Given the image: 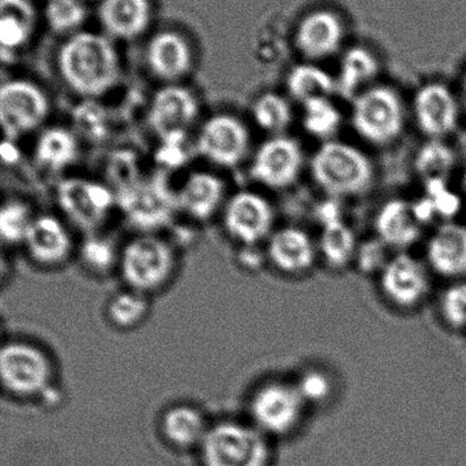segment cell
<instances>
[{"instance_id": "42", "label": "cell", "mask_w": 466, "mask_h": 466, "mask_svg": "<svg viewBox=\"0 0 466 466\" xmlns=\"http://www.w3.org/2000/svg\"><path fill=\"white\" fill-rule=\"evenodd\" d=\"M13 273V263H11L8 247L0 241V288L7 282Z\"/></svg>"}, {"instance_id": "6", "label": "cell", "mask_w": 466, "mask_h": 466, "mask_svg": "<svg viewBox=\"0 0 466 466\" xmlns=\"http://www.w3.org/2000/svg\"><path fill=\"white\" fill-rule=\"evenodd\" d=\"M52 101L43 85L26 76L0 82V134L18 142L46 127Z\"/></svg>"}, {"instance_id": "15", "label": "cell", "mask_w": 466, "mask_h": 466, "mask_svg": "<svg viewBox=\"0 0 466 466\" xmlns=\"http://www.w3.org/2000/svg\"><path fill=\"white\" fill-rule=\"evenodd\" d=\"M227 235L241 247H258L274 231L276 215L270 201L252 190H238L228 197L223 212Z\"/></svg>"}, {"instance_id": "31", "label": "cell", "mask_w": 466, "mask_h": 466, "mask_svg": "<svg viewBox=\"0 0 466 466\" xmlns=\"http://www.w3.org/2000/svg\"><path fill=\"white\" fill-rule=\"evenodd\" d=\"M287 89L301 106L319 98H330L337 92L336 79L318 66L304 63L288 74Z\"/></svg>"}, {"instance_id": "28", "label": "cell", "mask_w": 466, "mask_h": 466, "mask_svg": "<svg viewBox=\"0 0 466 466\" xmlns=\"http://www.w3.org/2000/svg\"><path fill=\"white\" fill-rule=\"evenodd\" d=\"M412 167L421 185L451 183L459 168V156L446 139H424L416 149Z\"/></svg>"}, {"instance_id": "5", "label": "cell", "mask_w": 466, "mask_h": 466, "mask_svg": "<svg viewBox=\"0 0 466 466\" xmlns=\"http://www.w3.org/2000/svg\"><path fill=\"white\" fill-rule=\"evenodd\" d=\"M177 268V251L169 241L157 233H139L122 247L117 271L128 289L149 296L163 290Z\"/></svg>"}, {"instance_id": "16", "label": "cell", "mask_w": 466, "mask_h": 466, "mask_svg": "<svg viewBox=\"0 0 466 466\" xmlns=\"http://www.w3.org/2000/svg\"><path fill=\"white\" fill-rule=\"evenodd\" d=\"M199 116V103L187 87L177 84L158 89L147 108V125L160 141L186 139Z\"/></svg>"}, {"instance_id": "38", "label": "cell", "mask_w": 466, "mask_h": 466, "mask_svg": "<svg viewBox=\"0 0 466 466\" xmlns=\"http://www.w3.org/2000/svg\"><path fill=\"white\" fill-rule=\"evenodd\" d=\"M438 315L449 330L466 334V279L451 282L441 293Z\"/></svg>"}, {"instance_id": "4", "label": "cell", "mask_w": 466, "mask_h": 466, "mask_svg": "<svg viewBox=\"0 0 466 466\" xmlns=\"http://www.w3.org/2000/svg\"><path fill=\"white\" fill-rule=\"evenodd\" d=\"M410 120V106L393 87L374 85L353 98L350 125L371 147H389L399 142Z\"/></svg>"}, {"instance_id": "27", "label": "cell", "mask_w": 466, "mask_h": 466, "mask_svg": "<svg viewBox=\"0 0 466 466\" xmlns=\"http://www.w3.org/2000/svg\"><path fill=\"white\" fill-rule=\"evenodd\" d=\"M322 231L317 243L319 257L334 270L347 268L353 265L358 251L359 241L355 232L334 209L322 210Z\"/></svg>"}, {"instance_id": "20", "label": "cell", "mask_w": 466, "mask_h": 466, "mask_svg": "<svg viewBox=\"0 0 466 466\" xmlns=\"http://www.w3.org/2000/svg\"><path fill=\"white\" fill-rule=\"evenodd\" d=\"M177 212L197 223H208L223 212L228 196L223 177L215 172L194 171L175 190Z\"/></svg>"}, {"instance_id": "1", "label": "cell", "mask_w": 466, "mask_h": 466, "mask_svg": "<svg viewBox=\"0 0 466 466\" xmlns=\"http://www.w3.org/2000/svg\"><path fill=\"white\" fill-rule=\"evenodd\" d=\"M55 65L62 84L82 100H98L108 95L122 76L114 40L103 32L86 29L63 38Z\"/></svg>"}, {"instance_id": "14", "label": "cell", "mask_w": 466, "mask_h": 466, "mask_svg": "<svg viewBox=\"0 0 466 466\" xmlns=\"http://www.w3.org/2000/svg\"><path fill=\"white\" fill-rule=\"evenodd\" d=\"M304 168V152L292 137H268L255 150L249 163L252 180L268 190H288L296 185Z\"/></svg>"}, {"instance_id": "36", "label": "cell", "mask_w": 466, "mask_h": 466, "mask_svg": "<svg viewBox=\"0 0 466 466\" xmlns=\"http://www.w3.org/2000/svg\"><path fill=\"white\" fill-rule=\"evenodd\" d=\"M304 131L322 144L333 141L342 126V114L330 98H319L303 106Z\"/></svg>"}, {"instance_id": "40", "label": "cell", "mask_w": 466, "mask_h": 466, "mask_svg": "<svg viewBox=\"0 0 466 466\" xmlns=\"http://www.w3.org/2000/svg\"><path fill=\"white\" fill-rule=\"evenodd\" d=\"M391 255V249L375 236L369 240L359 241L353 265L364 276H380Z\"/></svg>"}, {"instance_id": "23", "label": "cell", "mask_w": 466, "mask_h": 466, "mask_svg": "<svg viewBox=\"0 0 466 466\" xmlns=\"http://www.w3.org/2000/svg\"><path fill=\"white\" fill-rule=\"evenodd\" d=\"M295 37L296 46L307 59H325L341 48L344 26L331 11H314L301 19Z\"/></svg>"}, {"instance_id": "17", "label": "cell", "mask_w": 466, "mask_h": 466, "mask_svg": "<svg viewBox=\"0 0 466 466\" xmlns=\"http://www.w3.org/2000/svg\"><path fill=\"white\" fill-rule=\"evenodd\" d=\"M22 247L29 259L44 268H62L76 254L70 224L54 213L35 215Z\"/></svg>"}, {"instance_id": "12", "label": "cell", "mask_w": 466, "mask_h": 466, "mask_svg": "<svg viewBox=\"0 0 466 466\" xmlns=\"http://www.w3.org/2000/svg\"><path fill=\"white\" fill-rule=\"evenodd\" d=\"M306 407L295 383L271 380L252 394L251 424L266 437L290 434L300 424Z\"/></svg>"}, {"instance_id": "30", "label": "cell", "mask_w": 466, "mask_h": 466, "mask_svg": "<svg viewBox=\"0 0 466 466\" xmlns=\"http://www.w3.org/2000/svg\"><path fill=\"white\" fill-rule=\"evenodd\" d=\"M161 429L164 437L171 445L190 449L201 446L210 427L199 410L182 405L167 410Z\"/></svg>"}, {"instance_id": "41", "label": "cell", "mask_w": 466, "mask_h": 466, "mask_svg": "<svg viewBox=\"0 0 466 466\" xmlns=\"http://www.w3.org/2000/svg\"><path fill=\"white\" fill-rule=\"evenodd\" d=\"M295 386L306 405L323 404L333 394V380L322 370H307Z\"/></svg>"}, {"instance_id": "13", "label": "cell", "mask_w": 466, "mask_h": 466, "mask_svg": "<svg viewBox=\"0 0 466 466\" xmlns=\"http://www.w3.org/2000/svg\"><path fill=\"white\" fill-rule=\"evenodd\" d=\"M194 147L204 160L218 168H238L249 157L251 134L233 115H213L199 128Z\"/></svg>"}, {"instance_id": "2", "label": "cell", "mask_w": 466, "mask_h": 466, "mask_svg": "<svg viewBox=\"0 0 466 466\" xmlns=\"http://www.w3.org/2000/svg\"><path fill=\"white\" fill-rule=\"evenodd\" d=\"M309 171L315 185L333 199L364 196L377 179L370 156L339 139L325 142L315 150Z\"/></svg>"}, {"instance_id": "10", "label": "cell", "mask_w": 466, "mask_h": 466, "mask_svg": "<svg viewBox=\"0 0 466 466\" xmlns=\"http://www.w3.org/2000/svg\"><path fill=\"white\" fill-rule=\"evenodd\" d=\"M410 115L424 139L449 141L464 122L459 90L441 79H430L415 90Z\"/></svg>"}, {"instance_id": "29", "label": "cell", "mask_w": 466, "mask_h": 466, "mask_svg": "<svg viewBox=\"0 0 466 466\" xmlns=\"http://www.w3.org/2000/svg\"><path fill=\"white\" fill-rule=\"evenodd\" d=\"M377 55L366 46H352L345 52L339 63L337 92L345 97L355 98L359 93L374 86L372 82L380 74Z\"/></svg>"}, {"instance_id": "22", "label": "cell", "mask_w": 466, "mask_h": 466, "mask_svg": "<svg viewBox=\"0 0 466 466\" xmlns=\"http://www.w3.org/2000/svg\"><path fill=\"white\" fill-rule=\"evenodd\" d=\"M41 24V7L35 0H0V54L29 48Z\"/></svg>"}, {"instance_id": "37", "label": "cell", "mask_w": 466, "mask_h": 466, "mask_svg": "<svg viewBox=\"0 0 466 466\" xmlns=\"http://www.w3.org/2000/svg\"><path fill=\"white\" fill-rule=\"evenodd\" d=\"M37 213L22 199L0 202V241L5 247L22 246Z\"/></svg>"}, {"instance_id": "45", "label": "cell", "mask_w": 466, "mask_h": 466, "mask_svg": "<svg viewBox=\"0 0 466 466\" xmlns=\"http://www.w3.org/2000/svg\"><path fill=\"white\" fill-rule=\"evenodd\" d=\"M5 341V330H3L2 322H0V347H2L3 342Z\"/></svg>"}, {"instance_id": "9", "label": "cell", "mask_w": 466, "mask_h": 466, "mask_svg": "<svg viewBox=\"0 0 466 466\" xmlns=\"http://www.w3.org/2000/svg\"><path fill=\"white\" fill-rule=\"evenodd\" d=\"M115 194L117 209L141 233H156L179 213L175 190L161 174L141 177Z\"/></svg>"}, {"instance_id": "11", "label": "cell", "mask_w": 466, "mask_h": 466, "mask_svg": "<svg viewBox=\"0 0 466 466\" xmlns=\"http://www.w3.org/2000/svg\"><path fill=\"white\" fill-rule=\"evenodd\" d=\"M432 276L424 259L410 251L393 252L378 276L380 295L391 309L410 314L429 301Z\"/></svg>"}, {"instance_id": "19", "label": "cell", "mask_w": 466, "mask_h": 466, "mask_svg": "<svg viewBox=\"0 0 466 466\" xmlns=\"http://www.w3.org/2000/svg\"><path fill=\"white\" fill-rule=\"evenodd\" d=\"M424 262L434 276L449 281L466 279V224L449 221L434 227L424 244Z\"/></svg>"}, {"instance_id": "34", "label": "cell", "mask_w": 466, "mask_h": 466, "mask_svg": "<svg viewBox=\"0 0 466 466\" xmlns=\"http://www.w3.org/2000/svg\"><path fill=\"white\" fill-rule=\"evenodd\" d=\"M149 296L128 288L112 295L106 306V320L117 330L139 328L149 317Z\"/></svg>"}, {"instance_id": "35", "label": "cell", "mask_w": 466, "mask_h": 466, "mask_svg": "<svg viewBox=\"0 0 466 466\" xmlns=\"http://www.w3.org/2000/svg\"><path fill=\"white\" fill-rule=\"evenodd\" d=\"M252 119L268 136H284L292 125L293 112L289 101L277 93L260 95L252 104Z\"/></svg>"}, {"instance_id": "33", "label": "cell", "mask_w": 466, "mask_h": 466, "mask_svg": "<svg viewBox=\"0 0 466 466\" xmlns=\"http://www.w3.org/2000/svg\"><path fill=\"white\" fill-rule=\"evenodd\" d=\"M120 251L116 243L101 231L85 233L76 254L82 266L93 276L106 277L119 268Z\"/></svg>"}, {"instance_id": "3", "label": "cell", "mask_w": 466, "mask_h": 466, "mask_svg": "<svg viewBox=\"0 0 466 466\" xmlns=\"http://www.w3.org/2000/svg\"><path fill=\"white\" fill-rule=\"evenodd\" d=\"M52 356L35 342L8 339L0 347V389L19 401H40L56 386Z\"/></svg>"}, {"instance_id": "21", "label": "cell", "mask_w": 466, "mask_h": 466, "mask_svg": "<svg viewBox=\"0 0 466 466\" xmlns=\"http://www.w3.org/2000/svg\"><path fill=\"white\" fill-rule=\"evenodd\" d=\"M375 236L393 252L410 251L424 235V227L416 218L412 201L390 198L378 208L374 218Z\"/></svg>"}, {"instance_id": "24", "label": "cell", "mask_w": 466, "mask_h": 466, "mask_svg": "<svg viewBox=\"0 0 466 466\" xmlns=\"http://www.w3.org/2000/svg\"><path fill=\"white\" fill-rule=\"evenodd\" d=\"M97 19L101 32L112 40H131L149 26V0H100Z\"/></svg>"}, {"instance_id": "25", "label": "cell", "mask_w": 466, "mask_h": 466, "mask_svg": "<svg viewBox=\"0 0 466 466\" xmlns=\"http://www.w3.org/2000/svg\"><path fill=\"white\" fill-rule=\"evenodd\" d=\"M147 63L153 76L175 84L190 71L193 54L187 41L179 33L161 32L147 44Z\"/></svg>"}, {"instance_id": "44", "label": "cell", "mask_w": 466, "mask_h": 466, "mask_svg": "<svg viewBox=\"0 0 466 466\" xmlns=\"http://www.w3.org/2000/svg\"><path fill=\"white\" fill-rule=\"evenodd\" d=\"M459 191L466 202V168L461 172V175H460Z\"/></svg>"}, {"instance_id": "46", "label": "cell", "mask_w": 466, "mask_h": 466, "mask_svg": "<svg viewBox=\"0 0 466 466\" xmlns=\"http://www.w3.org/2000/svg\"><path fill=\"white\" fill-rule=\"evenodd\" d=\"M86 2H92V0H86ZM96 2H100V0H96Z\"/></svg>"}, {"instance_id": "18", "label": "cell", "mask_w": 466, "mask_h": 466, "mask_svg": "<svg viewBox=\"0 0 466 466\" xmlns=\"http://www.w3.org/2000/svg\"><path fill=\"white\" fill-rule=\"evenodd\" d=\"M265 255L277 271L290 277L309 273L319 258L317 241L295 226L274 229L266 240Z\"/></svg>"}, {"instance_id": "8", "label": "cell", "mask_w": 466, "mask_h": 466, "mask_svg": "<svg viewBox=\"0 0 466 466\" xmlns=\"http://www.w3.org/2000/svg\"><path fill=\"white\" fill-rule=\"evenodd\" d=\"M57 208L74 228L90 233L101 231L117 209L116 194L111 186L89 177H66L57 186Z\"/></svg>"}, {"instance_id": "43", "label": "cell", "mask_w": 466, "mask_h": 466, "mask_svg": "<svg viewBox=\"0 0 466 466\" xmlns=\"http://www.w3.org/2000/svg\"><path fill=\"white\" fill-rule=\"evenodd\" d=\"M460 100H461L462 112H464V122H466V68L461 76V84L459 89Z\"/></svg>"}, {"instance_id": "26", "label": "cell", "mask_w": 466, "mask_h": 466, "mask_svg": "<svg viewBox=\"0 0 466 466\" xmlns=\"http://www.w3.org/2000/svg\"><path fill=\"white\" fill-rule=\"evenodd\" d=\"M35 160L44 171L59 174L71 168L81 156V138L66 126H46L35 137Z\"/></svg>"}, {"instance_id": "32", "label": "cell", "mask_w": 466, "mask_h": 466, "mask_svg": "<svg viewBox=\"0 0 466 466\" xmlns=\"http://www.w3.org/2000/svg\"><path fill=\"white\" fill-rule=\"evenodd\" d=\"M41 18L52 35L70 37L85 30L89 5L86 0H44Z\"/></svg>"}, {"instance_id": "7", "label": "cell", "mask_w": 466, "mask_h": 466, "mask_svg": "<svg viewBox=\"0 0 466 466\" xmlns=\"http://www.w3.org/2000/svg\"><path fill=\"white\" fill-rule=\"evenodd\" d=\"M205 466H268V437L254 424L221 421L210 427L201 443Z\"/></svg>"}, {"instance_id": "39", "label": "cell", "mask_w": 466, "mask_h": 466, "mask_svg": "<svg viewBox=\"0 0 466 466\" xmlns=\"http://www.w3.org/2000/svg\"><path fill=\"white\" fill-rule=\"evenodd\" d=\"M76 136L79 138L100 141L106 136L108 130V116L106 109L97 100H82L81 106L74 112Z\"/></svg>"}]
</instances>
